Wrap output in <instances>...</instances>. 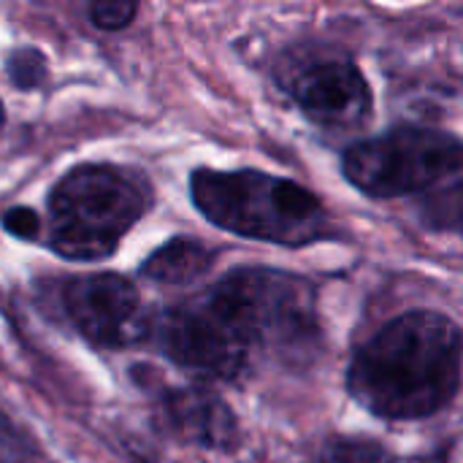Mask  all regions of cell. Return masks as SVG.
<instances>
[{"label":"cell","mask_w":463,"mask_h":463,"mask_svg":"<svg viewBox=\"0 0 463 463\" xmlns=\"http://www.w3.org/2000/svg\"><path fill=\"white\" fill-rule=\"evenodd\" d=\"M342 171L350 184L372 198L418 195L458 176L461 141L445 130L399 125L347 146Z\"/></svg>","instance_id":"5"},{"label":"cell","mask_w":463,"mask_h":463,"mask_svg":"<svg viewBox=\"0 0 463 463\" xmlns=\"http://www.w3.org/2000/svg\"><path fill=\"white\" fill-rule=\"evenodd\" d=\"M152 206L141 171L90 163L68 171L49 193V244L71 260H103Z\"/></svg>","instance_id":"4"},{"label":"cell","mask_w":463,"mask_h":463,"mask_svg":"<svg viewBox=\"0 0 463 463\" xmlns=\"http://www.w3.org/2000/svg\"><path fill=\"white\" fill-rule=\"evenodd\" d=\"M157 350L206 380L233 383L263 361L301 364L320 347L315 290L277 269H233L149 323Z\"/></svg>","instance_id":"1"},{"label":"cell","mask_w":463,"mask_h":463,"mask_svg":"<svg viewBox=\"0 0 463 463\" xmlns=\"http://www.w3.org/2000/svg\"><path fill=\"white\" fill-rule=\"evenodd\" d=\"M3 228L8 233H14L16 239H35L38 231H41V220L33 209H24V206H16V209H8L3 214Z\"/></svg>","instance_id":"13"},{"label":"cell","mask_w":463,"mask_h":463,"mask_svg":"<svg viewBox=\"0 0 463 463\" xmlns=\"http://www.w3.org/2000/svg\"><path fill=\"white\" fill-rule=\"evenodd\" d=\"M3 122H5V114H3V106H0V130H3Z\"/></svg>","instance_id":"14"},{"label":"cell","mask_w":463,"mask_h":463,"mask_svg":"<svg viewBox=\"0 0 463 463\" xmlns=\"http://www.w3.org/2000/svg\"><path fill=\"white\" fill-rule=\"evenodd\" d=\"M190 195L212 225L244 239L301 247L320 239L328 228L326 209L315 193L252 168H195Z\"/></svg>","instance_id":"3"},{"label":"cell","mask_w":463,"mask_h":463,"mask_svg":"<svg viewBox=\"0 0 463 463\" xmlns=\"http://www.w3.org/2000/svg\"><path fill=\"white\" fill-rule=\"evenodd\" d=\"M320 463H396L393 453L374 442V439H361V437H336L328 439Z\"/></svg>","instance_id":"10"},{"label":"cell","mask_w":463,"mask_h":463,"mask_svg":"<svg viewBox=\"0 0 463 463\" xmlns=\"http://www.w3.org/2000/svg\"><path fill=\"white\" fill-rule=\"evenodd\" d=\"M350 396L385 420H420L445 410L461 388V331L439 312H407L353 358Z\"/></svg>","instance_id":"2"},{"label":"cell","mask_w":463,"mask_h":463,"mask_svg":"<svg viewBox=\"0 0 463 463\" xmlns=\"http://www.w3.org/2000/svg\"><path fill=\"white\" fill-rule=\"evenodd\" d=\"M157 407L163 423L184 442L228 450L239 437L231 407L209 388H165Z\"/></svg>","instance_id":"8"},{"label":"cell","mask_w":463,"mask_h":463,"mask_svg":"<svg viewBox=\"0 0 463 463\" xmlns=\"http://www.w3.org/2000/svg\"><path fill=\"white\" fill-rule=\"evenodd\" d=\"M62 307L73 328L95 347L119 350L149 336L152 315L144 312L133 282L119 274L103 271L68 279Z\"/></svg>","instance_id":"6"},{"label":"cell","mask_w":463,"mask_h":463,"mask_svg":"<svg viewBox=\"0 0 463 463\" xmlns=\"http://www.w3.org/2000/svg\"><path fill=\"white\" fill-rule=\"evenodd\" d=\"M212 266V252L193 239H171L165 247L152 252L141 266V277L160 285H187L203 277Z\"/></svg>","instance_id":"9"},{"label":"cell","mask_w":463,"mask_h":463,"mask_svg":"<svg viewBox=\"0 0 463 463\" xmlns=\"http://www.w3.org/2000/svg\"><path fill=\"white\" fill-rule=\"evenodd\" d=\"M290 98L320 128L358 130L372 117V90L361 68L342 57H317L298 68L288 81Z\"/></svg>","instance_id":"7"},{"label":"cell","mask_w":463,"mask_h":463,"mask_svg":"<svg viewBox=\"0 0 463 463\" xmlns=\"http://www.w3.org/2000/svg\"><path fill=\"white\" fill-rule=\"evenodd\" d=\"M138 5L125 3V0H109V3H95L90 5V19L100 30H122L133 22Z\"/></svg>","instance_id":"12"},{"label":"cell","mask_w":463,"mask_h":463,"mask_svg":"<svg viewBox=\"0 0 463 463\" xmlns=\"http://www.w3.org/2000/svg\"><path fill=\"white\" fill-rule=\"evenodd\" d=\"M5 71L11 73L19 90H35L46 79V60L35 49H16L8 57Z\"/></svg>","instance_id":"11"}]
</instances>
